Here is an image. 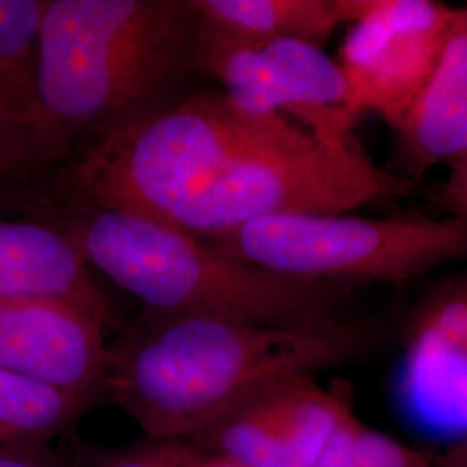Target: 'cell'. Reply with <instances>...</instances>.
<instances>
[{
  "label": "cell",
  "mask_w": 467,
  "mask_h": 467,
  "mask_svg": "<svg viewBox=\"0 0 467 467\" xmlns=\"http://www.w3.org/2000/svg\"><path fill=\"white\" fill-rule=\"evenodd\" d=\"M393 336V316L317 326L144 312L108 347L106 400L146 438L184 440L268 384L360 362Z\"/></svg>",
  "instance_id": "6da1fadb"
},
{
  "label": "cell",
  "mask_w": 467,
  "mask_h": 467,
  "mask_svg": "<svg viewBox=\"0 0 467 467\" xmlns=\"http://www.w3.org/2000/svg\"><path fill=\"white\" fill-rule=\"evenodd\" d=\"M194 0H47L38 28L40 121L63 156L69 139L152 108L191 69Z\"/></svg>",
  "instance_id": "7a4b0ae2"
},
{
  "label": "cell",
  "mask_w": 467,
  "mask_h": 467,
  "mask_svg": "<svg viewBox=\"0 0 467 467\" xmlns=\"http://www.w3.org/2000/svg\"><path fill=\"white\" fill-rule=\"evenodd\" d=\"M59 227L88 267L130 293L148 312L267 326H317L351 317L345 305L353 287L253 265L160 220L84 204Z\"/></svg>",
  "instance_id": "3957f363"
},
{
  "label": "cell",
  "mask_w": 467,
  "mask_h": 467,
  "mask_svg": "<svg viewBox=\"0 0 467 467\" xmlns=\"http://www.w3.org/2000/svg\"><path fill=\"white\" fill-rule=\"evenodd\" d=\"M300 130L289 118L250 113L223 92H200L99 135L69 170V187L88 206L161 220L239 158Z\"/></svg>",
  "instance_id": "277c9868"
},
{
  "label": "cell",
  "mask_w": 467,
  "mask_h": 467,
  "mask_svg": "<svg viewBox=\"0 0 467 467\" xmlns=\"http://www.w3.org/2000/svg\"><path fill=\"white\" fill-rule=\"evenodd\" d=\"M201 241L283 275L353 289L467 265V220L449 215H284Z\"/></svg>",
  "instance_id": "5b68a950"
},
{
  "label": "cell",
  "mask_w": 467,
  "mask_h": 467,
  "mask_svg": "<svg viewBox=\"0 0 467 467\" xmlns=\"http://www.w3.org/2000/svg\"><path fill=\"white\" fill-rule=\"evenodd\" d=\"M412 187L378 167L360 144L331 146L300 130L239 158L160 222L202 239L258 218L353 213L376 201L407 196Z\"/></svg>",
  "instance_id": "8992f818"
},
{
  "label": "cell",
  "mask_w": 467,
  "mask_h": 467,
  "mask_svg": "<svg viewBox=\"0 0 467 467\" xmlns=\"http://www.w3.org/2000/svg\"><path fill=\"white\" fill-rule=\"evenodd\" d=\"M453 5L436 0H350L337 54L355 117L374 115L395 132L433 71Z\"/></svg>",
  "instance_id": "52a82bcc"
},
{
  "label": "cell",
  "mask_w": 467,
  "mask_h": 467,
  "mask_svg": "<svg viewBox=\"0 0 467 467\" xmlns=\"http://www.w3.org/2000/svg\"><path fill=\"white\" fill-rule=\"evenodd\" d=\"M393 399L419 431L467 440V265L440 272L393 314Z\"/></svg>",
  "instance_id": "ba28073f"
},
{
  "label": "cell",
  "mask_w": 467,
  "mask_h": 467,
  "mask_svg": "<svg viewBox=\"0 0 467 467\" xmlns=\"http://www.w3.org/2000/svg\"><path fill=\"white\" fill-rule=\"evenodd\" d=\"M357 418L347 384L300 376L253 393L187 441L231 467H316L334 433Z\"/></svg>",
  "instance_id": "9c48e42d"
},
{
  "label": "cell",
  "mask_w": 467,
  "mask_h": 467,
  "mask_svg": "<svg viewBox=\"0 0 467 467\" xmlns=\"http://www.w3.org/2000/svg\"><path fill=\"white\" fill-rule=\"evenodd\" d=\"M233 99L256 115L289 118L326 144H360L343 71L314 44L253 42L235 67Z\"/></svg>",
  "instance_id": "30bf717a"
},
{
  "label": "cell",
  "mask_w": 467,
  "mask_h": 467,
  "mask_svg": "<svg viewBox=\"0 0 467 467\" xmlns=\"http://www.w3.org/2000/svg\"><path fill=\"white\" fill-rule=\"evenodd\" d=\"M108 327L47 298L0 296V368L90 401L106 400Z\"/></svg>",
  "instance_id": "8fae6325"
},
{
  "label": "cell",
  "mask_w": 467,
  "mask_h": 467,
  "mask_svg": "<svg viewBox=\"0 0 467 467\" xmlns=\"http://www.w3.org/2000/svg\"><path fill=\"white\" fill-rule=\"evenodd\" d=\"M0 296L63 301L108 329L115 312L84 254L59 225L0 217Z\"/></svg>",
  "instance_id": "7c38bea8"
},
{
  "label": "cell",
  "mask_w": 467,
  "mask_h": 467,
  "mask_svg": "<svg viewBox=\"0 0 467 467\" xmlns=\"http://www.w3.org/2000/svg\"><path fill=\"white\" fill-rule=\"evenodd\" d=\"M395 135L401 167L410 182L466 154L467 4L453 5L433 71Z\"/></svg>",
  "instance_id": "4fadbf2b"
},
{
  "label": "cell",
  "mask_w": 467,
  "mask_h": 467,
  "mask_svg": "<svg viewBox=\"0 0 467 467\" xmlns=\"http://www.w3.org/2000/svg\"><path fill=\"white\" fill-rule=\"evenodd\" d=\"M201 21L246 42L301 40L318 47L348 25L350 0H194Z\"/></svg>",
  "instance_id": "5bb4252c"
},
{
  "label": "cell",
  "mask_w": 467,
  "mask_h": 467,
  "mask_svg": "<svg viewBox=\"0 0 467 467\" xmlns=\"http://www.w3.org/2000/svg\"><path fill=\"white\" fill-rule=\"evenodd\" d=\"M92 409L90 401L0 368V451L50 443Z\"/></svg>",
  "instance_id": "9a60e30c"
},
{
  "label": "cell",
  "mask_w": 467,
  "mask_h": 467,
  "mask_svg": "<svg viewBox=\"0 0 467 467\" xmlns=\"http://www.w3.org/2000/svg\"><path fill=\"white\" fill-rule=\"evenodd\" d=\"M46 2L0 0V106L36 121L38 28Z\"/></svg>",
  "instance_id": "2e32d148"
},
{
  "label": "cell",
  "mask_w": 467,
  "mask_h": 467,
  "mask_svg": "<svg viewBox=\"0 0 467 467\" xmlns=\"http://www.w3.org/2000/svg\"><path fill=\"white\" fill-rule=\"evenodd\" d=\"M438 457L353 418L334 433L316 467H438Z\"/></svg>",
  "instance_id": "e0dca14e"
},
{
  "label": "cell",
  "mask_w": 467,
  "mask_h": 467,
  "mask_svg": "<svg viewBox=\"0 0 467 467\" xmlns=\"http://www.w3.org/2000/svg\"><path fill=\"white\" fill-rule=\"evenodd\" d=\"M59 160L42 123L0 106V194L25 187Z\"/></svg>",
  "instance_id": "ac0fdd59"
},
{
  "label": "cell",
  "mask_w": 467,
  "mask_h": 467,
  "mask_svg": "<svg viewBox=\"0 0 467 467\" xmlns=\"http://www.w3.org/2000/svg\"><path fill=\"white\" fill-rule=\"evenodd\" d=\"M202 451L184 440L144 438L134 445L92 455L78 466L65 467H189Z\"/></svg>",
  "instance_id": "d6986e66"
},
{
  "label": "cell",
  "mask_w": 467,
  "mask_h": 467,
  "mask_svg": "<svg viewBox=\"0 0 467 467\" xmlns=\"http://www.w3.org/2000/svg\"><path fill=\"white\" fill-rule=\"evenodd\" d=\"M434 201L441 215L467 220V152L447 167V175L438 185Z\"/></svg>",
  "instance_id": "ffe728a7"
},
{
  "label": "cell",
  "mask_w": 467,
  "mask_h": 467,
  "mask_svg": "<svg viewBox=\"0 0 467 467\" xmlns=\"http://www.w3.org/2000/svg\"><path fill=\"white\" fill-rule=\"evenodd\" d=\"M67 462L50 449V443L21 445L0 451V467H65Z\"/></svg>",
  "instance_id": "44dd1931"
},
{
  "label": "cell",
  "mask_w": 467,
  "mask_h": 467,
  "mask_svg": "<svg viewBox=\"0 0 467 467\" xmlns=\"http://www.w3.org/2000/svg\"><path fill=\"white\" fill-rule=\"evenodd\" d=\"M438 467H467V440H462L438 457Z\"/></svg>",
  "instance_id": "7402d4cb"
},
{
  "label": "cell",
  "mask_w": 467,
  "mask_h": 467,
  "mask_svg": "<svg viewBox=\"0 0 467 467\" xmlns=\"http://www.w3.org/2000/svg\"><path fill=\"white\" fill-rule=\"evenodd\" d=\"M189 467H231L227 462L220 461L217 457H212V455H206V453H201L200 457L191 464Z\"/></svg>",
  "instance_id": "603a6c76"
}]
</instances>
